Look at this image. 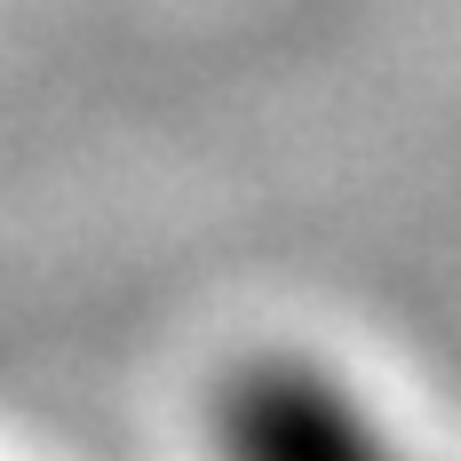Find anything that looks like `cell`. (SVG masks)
Returning a JSON list of instances; mask_svg holds the SVG:
<instances>
[{
  "label": "cell",
  "mask_w": 461,
  "mask_h": 461,
  "mask_svg": "<svg viewBox=\"0 0 461 461\" xmlns=\"http://www.w3.org/2000/svg\"><path fill=\"white\" fill-rule=\"evenodd\" d=\"M215 454L223 461H398L319 366L255 358L215 390Z\"/></svg>",
  "instance_id": "6da1fadb"
}]
</instances>
